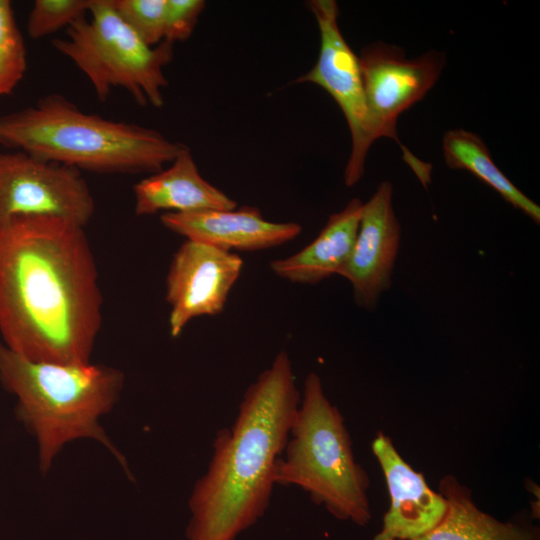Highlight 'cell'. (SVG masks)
<instances>
[{"mask_svg": "<svg viewBox=\"0 0 540 540\" xmlns=\"http://www.w3.org/2000/svg\"><path fill=\"white\" fill-rule=\"evenodd\" d=\"M387 484L390 504L374 540H413L432 530L443 518L445 498L428 485L399 454L393 441L379 432L372 442Z\"/></svg>", "mask_w": 540, "mask_h": 540, "instance_id": "12", "label": "cell"}, {"mask_svg": "<svg viewBox=\"0 0 540 540\" xmlns=\"http://www.w3.org/2000/svg\"><path fill=\"white\" fill-rule=\"evenodd\" d=\"M358 59L377 139L388 137L395 140L401 147L405 162L427 186L432 167L402 145L396 124L399 115L422 100L434 86L445 65L444 53L429 51L407 59L402 48L375 42L365 46Z\"/></svg>", "mask_w": 540, "mask_h": 540, "instance_id": "7", "label": "cell"}, {"mask_svg": "<svg viewBox=\"0 0 540 540\" xmlns=\"http://www.w3.org/2000/svg\"><path fill=\"white\" fill-rule=\"evenodd\" d=\"M93 0H36L27 18V33L40 39L85 17Z\"/></svg>", "mask_w": 540, "mask_h": 540, "instance_id": "20", "label": "cell"}, {"mask_svg": "<svg viewBox=\"0 0 540 540\" xmlns=\"http://www.w3.org/2000/svg\"><path fill=\"white\" fill-rule=\"evenodd\" d=\"M363 202L351 199L329 216L317 237L302 250L270 262L272 272L291 283L317 284L338 274L352 251L360 223Z\"/></svg>", "mask_w": 540, "mask_h": 540, "instance_id": "15", "label": "cell"}, {"mask_svg": "<svg viewBox=\"0 0 540 540\" xmlns=\"http://www.w3.org/2000/svg\"><path fill=\"white\" fill-rule=\"evenodd\" d=\"M320 33L317 62L295 83H313L326 90L343 112L351 135V153L344 170V182L353 186L361 179L367 153L377 139L370 118L358 56L344 39L339 9L334 0H311Z\"/></svg>", "mask_w": 540, "mask_h": 540, "instance_id": "8", "label": "cell"}, {"mask_svg": "<svg viewBox=\"0 0 540 540\" xmlns=\"http://www.w3.org/2000/svg\"><path fill=\"white\" fill-rule=\"evenodd\" d=\"M442 146L448 167L469 171L495 190L505 201L539 224V206L497 167L489 149L477 134L464 129L449 130L443 137Z\"/></svg>", "mask_w": 540, "mask_h": 540, "instance_id": "17", "label": "cell"}, {"mask_svg": "<svg viewBox=\"0 0 540 540\" xmlns=\"http://www.w3.org/2000/svg\"><path fill=\"white\" fill-rule=\"evenodd\" d=\"M27 70V51L12 4L0 0V96L11 94Z\"/></svg>", "mask_w": 540, "mask_h": 540, "instance_id": "18", "label": "cell"}, {"mask_svg": "<svg viewBox=\"0 0 540 540\" xmlns=\"http://www.w3.org/2000/svg\"><path fill=\"white\" fill-rule=\"evenodd\" d=\"M205 5L203 0H167L164 41L174 44L188 39Z\"/></svg>", "mask_w": 540, "mask_h": 540, "instance_id": "21", "label": "cell"}, {"mask_svg": "<svg viewBox=\"0 0 540 540\" xmlns=\"http://www.w3.org/2000/svg\"><path fill=\"white\" fill-rule=\"evenodd\" d=\"M94 211L78 169L23 151L0 153V227L18 216L57 217L85 227Z\"/></svg>", "mask_w": 540, "mask_h": 540, "instance_id": "9", "label": "cell"}, {"mask_svg": "<svg viewBox=\"0 0 540 540\" xmlns=\"http://www.w3.org/2000/svg\"><path fill=\"white\" fill-rule=\"evenodd\" d=\"M118 16L148 46L164 41L167 0H111Z\"/></svg>", "mask_w": 540, "mask_h": 540, "instance_id": "19", "label": "cell"}, {"mask_svg": "<svg viewBox=\"0 0 540 540\" xmlns=\"http://www.w3.org/2000/svg\"><path fill=\"white\" fill-rule=\"evenodd\" d=\"M0 144L79 171L150 175L186 147L155 129L82 112L57 93L0 116Z\"/></svg>", "mask_w": 540, "mask_h": 540, "instance_id": "3", "label": "cell"}, {"mask_svg": "<svg viewBox=\"0 0 540 540\" xmlns=\"http://www.w3.org/2000/svg\"><path fill=\"white\" fill-rule=\"evenodd\" d=\"M0 382L16 396V415L37 440L43 473L66 443L91 438L102 443L131 476L124 455L99 422L119 398L122 371L90 362L33 361L0 340Z\"/></svg>", "mask_w": 540, "mask_h": 540, "instance_id": "4", "label": "cell"}, {"mask_svg": "<svg viewBox=\"0 0 540 540\" xmlns=\"http://www.w3.org/2000/svg\"><path fill=\"white\" fill-rule=\"evenodd\" d=\"M103 298L84 227L18 216L0 227V335L33 361L89 363Z\"/></svg>", "mask_w": 540, "mask_h": 540, "instance_id": "1", "label": "cell"}, {"mask_svg": "<svg viewBox=\"0 0 540 540\" xmlns=\"http://www.w3.org/2000/svg\"><path fill=\"white\" fill-rule=\"evenodd\" d=\"M400 239L393 187L389 181H383L363 203L352 251L337 274L349 281L359 306L373 308L380 294L390 287Z\"/></svg>", "mask_w": 540, "mask_h": 540, "instance_id": "11", "label": "cell"}, {"mask_svg": "<svg viewBox=\"0 0 540 540\" xmlns=\"http://www.w3.org/2000/svg\"><path fill=\"white\" fill-rule=\"evenodd\" d=\"M275 483L299 487L336 519L359 526L371 520L369 476L355 460L344 418L315 372L304 380Z\"/></svg>", "mask_w": 540, "mask_h": 540, "instance_id": "5", "label": "cell"}, {"mask_svg": "<svg viewBox=\"0 0 540 540\" xmlns=\"http://www.w3.org/2000/svg\"><path fill=\"white\" fill-rule=\"evenodd\" d=\"M89 12L67 29V39H54V48L88 78L99 100L116 87L127 90L141 106L160 108L168 86L164 67L172 61L173 44H145L118 16L111 0H93Z\"/></svg>", "mask_w": 540, "mask_h": 540, "instance_id": "6", "label": "cell"}, {"mask_svg": "<svg viewBox=\"0 0 540 540\" xmlns=\"http://www.w3.org/2000/svg\"><path fill=\"white\" fill-rule=\"evenodd\" d=\"M133 192L139 216L237 207L233 199L202 177L187 146L169 167L137 182Z\"/></svg>", "mask_w": 540, "mask_h": 540, "instance_id": "14", "label": "cell"}, {"mask_svg": "<svg viewBox=\"0 0 540 540\" xmlns=\"http://www.w3.org/2000/svg\"><path fill=\"white\" fill-rule=\"evenodd\" d=\"M300 400L282 350L245 390L232 426L217 431L188 501L187 540H234L264 515Z\"/></svg>", "mask_w": 540, "mask_h": 540, "instance_id": "2", "label": "cell"}, {"mask_svg": "<svg viewBox=\"0 0 540 540\" xmlns=\"http://www.w3.org/2000/svg\"><path fill=\"white\" fill-rule=\"evenodd\" d=\"M439 493L447 503L445 515L432 530L413 540H540L535 526L503 522L480 510L471 490L452 475L441 479Z\"/></svg>", "mask_w": 540, "mask_h": 540, "instance_id": "16", "label": "cell"}, {"mask_svg": "<svg viewBox=\"0 0 540 540\" xmlns=\"http://www.w3.org/2000/svg\"><path fill=\"white\" fill-rule=\"evenodd\" d=\"M161 223L188 240L231 251H258L280 246L302 231L295 222L266 220L258 208L243 206L231 210H203L188 213L166 212Z\"/></svg>", "mask_w": 540, "mask_h": 540, "instance_id": "13", "label": "cell"}, {"mask_svg": "<svg viewBox=\"0 0 540 540\" xmlns=\"http://www.w3.org/2000/svg\"><path fill=\"white\" fill-rule=\"evenodd\" d=\"M242 267L239 255L186 239L174 253L166 277L171 336H179L197 317L220 314Z\"/></svg>", "mask_w": 540, "mask_h": 540, "instance_id": "10", "label": "cell"}]
</instances>
